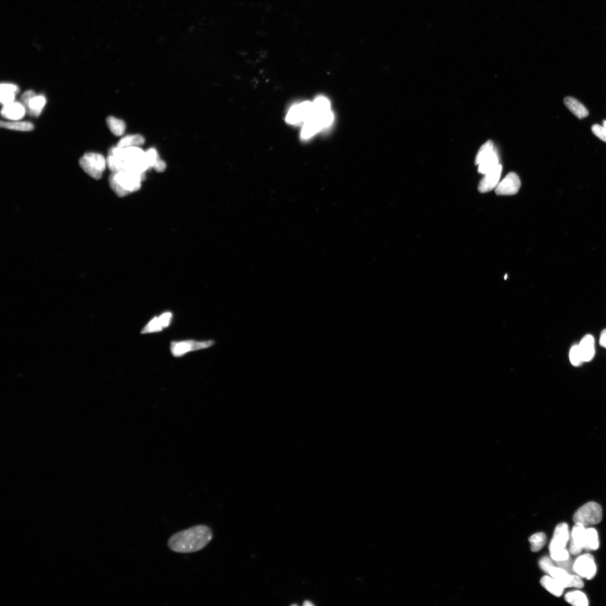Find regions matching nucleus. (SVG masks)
Wrapping results in <instances>:
<instances>
[{"instance_id": "obj_1", "label": "nucleus", "mask_w": 606, "mask_h": 606, "mask_svg": "<svg viewBox=\"0 0 606 606\" xmlns=\"http://www.w3.org/2000/svg\"><path fill=\"white\" fill-rule=\"evenodd\" d=\"M213 538L211 529L206 525H196L173 535L168 542L170 550L177 553L195 552L208 545Z\"/></svg>"}, {"instance_id": "obj_2", "label": "nucleus", "mask_w": 606, "mask_h": 606, "mask_svg": "<svg viewBox=\"0 0 606 606\" xmlns=\"http://www.w3.org/2000/svg\"><path fill=\"white\" fill-rule=\"evenodd\" d=\"M314 111L310 118L303 124L301 132L302 140H309L318 132L330 126L334 120L331 110V103L323 95L318 96L313 101Z\"/></svg>"}, {"instance_id": "obj_3", "label": "nucleus", "mask_w": 606, "mask_h": 606, "mask_svg": "<svg viewBox=\"0 0 606 606\" xmlns=\"http://www.w3.org/2000/svg\"><path fill=\"white\" fill-rule=\"evenodd\" d=\"M143 174L129 171L113 173L109 178L111 188L119 196H124L140 188Z\"/></svg>"}, {"instance_id": "obj_4", "label": "nucleus", "mask_w": 606, "mask_h": 606, "mask_svg": "<svg viewBox=\"0 0 606 606\" xmlns=\"http://www.w3.org/2000/svg\"><path fill=\"white\" fill-rule=\"evenodd\" d=\"M602 519V509L600 505L594 502H589L579 508L574 515L575 524H580L584 527L599 524Z\"/></svg>"}, {"instance_id": "obj_5", "label": "nucleus", "mask_w": 606, "mask_h": 606, "mask_svg": "<svg viewBox=\"0 0 606 606\" xmlns=\"http://www.w3.org/2000/svg\"><path fill=\"white\" fill-rule=\"evenodd\" d=\"M79 164L90 177L99 180L102 178L107 165V160L101 154L88 152L80 158Z\"/></svg>"}, {"instance_id": "obj_6", "label": "nucleus", "mask_w": 606, "mask_h": 606, "mask_svg": "<svg viewBox=\"0 0 606 606\" xmlns=\"http://www.w3.org/2000/svg\"><path fill=\"white\" fill-rule=\"evenodd\" d=\"M314 111L313 103L304 101L292 106L286 116V121L291 125L304 124L310 118Z\"/></svg>"}, {"instance_id": "obj_7", "label": "nucleus", "mask_w": 606, "mask_h": 606, "mask_svg": "<svg viewBox=\"0 0 606 606\" xmlns=\"http://www.w3.org/2000/svg\"><path fill=\"white\" fill-rule=\"evenodd\" d=\"M548 574L564 588H582L584 586L581 577L576 574L569 573L561 567L552 566Z\"/></svg>"}, {"instance_id": "obj_8", "label": "nucleus", "mask_w": 606, "mask_h": 606, "mask_svg": "<svg viewBox=\"0 0 606 606\" xmlns=\"http://www.w3.org/2000/svg\"><path fill=\"white\" fill-rule=\"evenodd\" d=\"M573 570L574 573L582 578L591 580L597 573V566L593 556L586 554L578 557L574 562Z\"/></svg>"}, {"instance_id": "obj_9", "label": "nucleus", "mask_w": 606, "mask_h": 606, "mask_svg": "<svg viewBox=\"0 0 606 606\" xmlns=\"http://www.w3.org/2000/svg\"><path fill=\"white\" fill-rule=\"evenodd\" d=\"M520 187L521 181L518 175L512 172L498 183L495 192L499 195H513L518 193Z\"/></svg>"}, {"instance_id": "obj_10", "label": "nucleus", "mask_w": 606, "mask_h": 606, "mask_svg": "<svg viewBox=\"0 0 606 606\" xmlns=\"http://www.w3.org/2000/svg\"><path fill=\"white\" fill-rule=\"evenodd\" d=\"M214 344L213 341L173 342L171 344V352L175 357H181L191 351L208 348L212 346Z\"/></svg>"}, {"instance_id": "obj_11", "label": "nucleus", "mask_w": 606, "mask_h": 606, "mask_svg": "<svg viewBox=\"0 0 606 606\" xmlns=\"http://www.w3.org/2000/svg\"><path fill=\"white\" fill-rule=\"evenodd\" d=\"M570 539V532L568 525L565 523L558 524L550 542V552L566 549Z\"/></svg>"}, {"instance_id": "obj_12", "label": "nucleus", "mask_w": 606, "mask_h": 606, "mask_svg": "<svg viewBox=\"0 0 606 606\" xmlns=\"http://www.w3.org/2000/svg\"><path fill=\"white\" fill-rule=\"evenodd\" d=\"M586 528L580 524L574 525L570 533L569 552L573 555L580 554L584 550Z\"/></svg>"}, {"instance_id": "obj_13", "label": "nucleus", "mask_w": 606, "mask_h": 606, "mask_svg": "<svg viewBox=\"0 0 606 606\" xmlns=\"http://www.w3.org/2000/svg\"><path fill=\"white\" fill-rule=\"evenodd\" d=\"M502 170V166L499 164L496 167L485 175L478 185V190L480 193H487L496 188L499 183Z\"/></svg>"}, {"instance_id": "obj_14", "label": "nucleus", "mask_w": 606, "mask_h": 606, "mask_svg": "<svg viewBox=\"0 0 606 606\" xmlns=\"http://www.w3.org/2000/svg\"><path fill=\"white\" fill-rule=\"evenodd\" d=\"M26 111L25 106L22 102L15 100L12 103L4 105L1 114L5 119L10 121H19L24 118Z\"/></svg>"}, {"instance_id": "obj_15", "label": "nucleus", "mask_w": 606, "mask_h": 606, "mask_svg": "<svg viewBox=\"0 0 606 606\" xmlns=\"http://www.w3.org/2000/svg\"><path fill=\"white\" fill-rule=\"evenodd\" d=\"M499 164V157L496 148L484 156L478 162V173L485 175Z\"/></svg>"}, {"instance_id": "obj_16", "label": "nucleus", "mask_w": 606, "mask_h": 606, "mask_svg": "<svg viewBox=\"0 0 606 606\" xmlns=\"http://www.w3.org/2000/svg\"><path fill=\"white\" fill-rule=\"evenodd\" d=\"M595 341L591 334L585 336L579 344L583 362H588L593 359L595 355Z\"/></svg>"}, {"instance_id": "obj_17", "label": "nucleus", "mask_w": 606, "mask_h": 606, "mask_svg": "<svg viewBox=\"0 0 606 606\" xmlns=\"http://www.w3.org/2000/svg\"><path fill=\"white\" fill-rule=\"evenodd\" d=\"M46 104V98L44 95L36 94L24 106L30 116L38 117L42 113Z\"/></svg>"}, {"instance_id": "obj_18", "label": "nucleus", "mask_w": 606, "mask_h": 606, "mask_svg": "<svg viewBox=\"0 0 606 606\" xmlns=\"http://www.w3.org/2000/svg\"><path fill=\"white\" fill-rule=\"evenodd\" d=\"M19 92L17 85L4 83L0 86V102L3 106L12 103L15 101L16 94Z\"/></svg>"}, {"instance_id": "obj_19", "label": "nucleus", "mask_w": 606, "mask_h": 606, "mask_svg": "<svg viewBox=\"0 0 606 606\" xmlns=\"http://www.w3.org/2000/svg\"><path fill=\"white\" fill-rule=\"evenodd\" d=\"M567 108L579 119L586 118L589 115L588 111L586 107L577 99L571 97H567L563 100Z\"/></svg>"}, {"instance_id": "obj_20", "label": "nucleus", "mask_w": 606, "mask_h": 606, "mask_svg": "<svg viewBox=\"0 0 606 606\" xmlns=\"http://www.w3.org/2000/svg\"><path fill=\"white\" fill-rule=\"evenodd\" d=\"M541 584L547 591L556 597H560L564 591L565 588L550 576L542 578L541 579Z\"/></svg>"}, {"instance_id": "obj_21", "label": "nucleus", "mask_w": 606, "mask_h": 606, "mask_svg": "<svg viewBox=\"0 0 606 606\" xmlns=\"http://www.w3.org/2000/svg\"><path fill=\"white\" fill-rule=\"evenodd\" d=\"M1 127L3 128L20 131H32L35 128L33 123L28 121H1Z\"/></svg>"}, {"instance_id": "obj_22", "label": "nucleus", "mask_w": 606, "mask_h": 606, "mask_svg": "<svg viewBox=\"0 0 606 606\" xmlns=\"http://www.w3.org/2000/svg\"><path fill=\"white\" fill-rule=\"evenodd\" d=\"M599 547V540L597 530L593 528H586L584 550H597Z\"/></svg>"}, {"instance_id": "obj_23", "label": "nucleus", "mask_w": 606, "mask_h": 606, "mask_svg": "<svg viewBox=\"0 0 606 606\" xmlns=\"http://www.w3.org/2000/svg\"><path fill=\"white\" fill-rule=\"evenodd\" d=\"M565 599L567 603L573 605L587 606L589 605L586 595L581 591H574L568 592L565 595Z\"/></svg>"}, {"instance_id": "obj_24", "label": "nucleus", "mask_w": 606, "mask_h": 606, "mask_svg": "<svg viewBox=\"0 0 606 606\" xmlns=\"http://www.w3.org/2000/svg\"><path fill=\"white\" fill-rule=\"evenodd\" d=\"M109 129L116 136H121L124 134L126 125L123 120L115 118L114 116H109L106 120Z\"/></svg>"}, {"instance_id": "obj_25", "label": "nucleus", "mask_w": 606, "mask_h": 606, "mask_svg": "<svg viewBox=\"0 0 606 606\" xmlns=\"http://www.w3.org/2000/svg\"><path fill=\"white\" fill-rule=\"evenodd\" d=\"M145 141L144 137L141 135H129L122 138L117 146L121 148L140 147L144 144Z\"/></svg>"}, {"instance_id": "obj_26", "label": "nucleus", "mask_w": 606, "mask_h": 606, "mask_svg": "<svg viewBox=\"0 0 606 606\" xmlns=\"http://www.w3.org/2000/svg\"><path fill=\"white\" fill-rule=\"evenodd\" d=\"M547 537L544 533H537L529 538L531 551L536 552L540 551L546 544Z\"/></svg>"}, {"instance_id": "obj_27", "label": "nucleus", "mask_w": 606, "mask_h": 606, "mask_svg": "<svg viewBox=\"0 0 606 606\" xmlns=\"http://www.w3.org/2000/svg\"><path fill=\"white\" fill-rule=\"evenodd\" d=\"M163 328L164 327L160 318L159 317H156L153 318L151 321L148 323L147 325L143 328L142 333H146L158 332L161 331Z\"/></svg>"}, {"instance_id": "obj_28", "label": "nucleus", "mask_w": 606, "mask_h": 606, "mask_svg": "<svg viewBox=\"0 0 606 606\" xmlns=\"http://www.w3.org/2000/svg\"><path fill=\"white\" fill-rule=\"evenodd\" d=\"M569 357L571 363L574 366H578L583 362L579 345H575L572 347Z\"/></svg>"}, {"instance_id": "obj_29", "label": "nucleus", "mask_w": 606, "mask_h": 606, "mask_svg": "<svg viewBox=\"0 0 606 606\" xmlns=\"http://www.w3.org/2000/svg\"><path fill=\"white\" fill-rule=\"evenodd\" d=\"M569 553L566 549L551 551L550 557L556 562L566 561L570 559Z\"/></svg>"}, {"instance_id": "obj_30", "label": "nucleus", "mask_w": 606, "mask_h": 606, "mask_svg": "<svg viewBox=\"0 0 606 606\" xmlns=\"http://www.w3.org/2000/svg\"><path fill=\"white\" fill-rule=\"evenodd\" d=\"M146 161L149 168L153 167L156 162L159 159L157 151L155 148H150L145 152Z\"/></svg>"}, {"instance_id": "obj_31", "label": "nucleus", "mask_w": 606, "mask_h": 606, "mask_svg": "<svg viewBox=\"0 0 606 606\" xmlns=\"http://www.w3.org/2000/svg\"><path fill=\"white\" fill-rule=\"evenodd\" d=\"M592 131L600 140L606 142V120L603 121V126L598 124L593 125Z\"/></svg>"}, {"instance_id": "obj_32", "label": "nucleus", "mask_w": 606, "mask_h": 606, "mask_svg": "<svg viewBox=\"0 0 606 606\" xmlns=\"http://www.w3.org/2000/svg\"><path fill=\"white\" fill-rule=\"evenodd\" d=\"M539 565L542 570L548 574L550 568L552 566H556V563L551 557L545 556L542 557L540 560Z\"/></svg>"}, {"instance_id": "obj_33", "label": "nucleus", "mask_w": 606, "mask_h": 606, "mask_svg": "<svg viewBox=\"0 0 606 606\" xmlns=\"http://www.w3.org/2000/svg\"><path fill=\"white\" fill-rule=\"evenodd\" d=\"M163 327H167L170 325L172 318V314L170 312L164 313L160 317Z\"/></svg>"}, {"instance_id": "obj_34", "label": "nucleus", "mask_w": 606, "mask_h": 606, "mask_svg": "<svg viewBox=\"0 0 606 606\" xmlns=\"http://www.w3.org/2000/svg\"><path fill=\"white\" fill-rule=\"evenodd\" d=\"M36 93L32 90H26L21 96L22 103L25 105L28 101L35 95Z\"/></svg>"}, {"instance_id": "obj_35", "label": "nucleus", "mask_w": 606, "mask_h": 606, "mask_svg": "<svg viewBox=\"0 0 606 606\" xmlns=\"http://www.w3.org/2000/svg\"><path fill=\"white\" fill-rule=\"evenodd\" d=\"M153 167L158 172H162L166 168V164L163 161L161 160V159H159Z\"/></svg>"}, {"instance_id": "obj_36", "label": "nucleus", "mask_w": 606, "mask_h": 606, "mask_svg": "<svg viewBox=\"0 0 606 606\" xmlns=\"http://www.w3.org/2000/svg\"><path fill=\"white\" fill-rule=\"evenodd\" d=\"M599 344L602 347L606 348V329L602 331L600 335Z\"/></svg>"}, {"instance_id": "obj_37", "label": "nucleus", "mask_w": 606, "mask_h": 606, "mask_svg": "<svg viewBox=\"0 0 606 606\" xmlns=\"http://www.w3.org/2000/svg\"><path fill=\"white\" fill-rule=\"evenodd\" d=\"M304 604V605H305V606H312V605H313V604L312 602H310V601H305V603H304V604Z\"/></svg>"}]
</instances>
